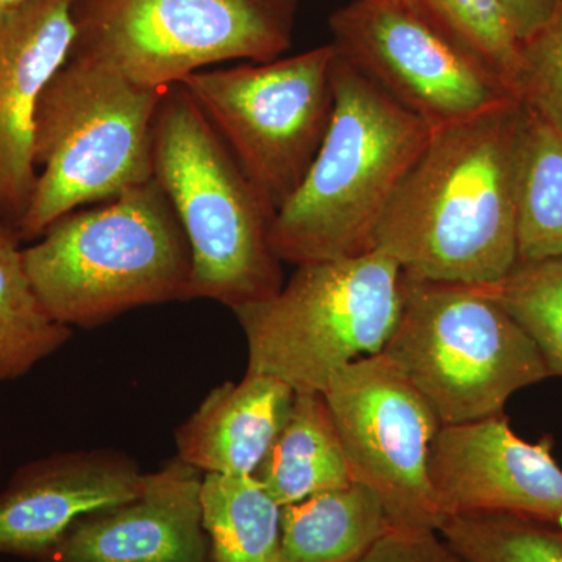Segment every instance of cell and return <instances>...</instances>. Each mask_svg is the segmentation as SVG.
Instances as JSON below:
<instances>
[{
	"label": "cell",
	"mask_w": 562,
	"mask_h": 562,
	"mask_svg": "<svg viewBox=\"0 0 562 562\" xmlns=\"http://www.w3.org/2000/svg\"><path fill=\"white\" fill-rule=\"evenodd\" d=\"M331 46L431 128L516 98L497 77L387 0H350L328 20Z\"/></svg>",
	"instance_id": "8fae6325"
},
{
	"label": "cell",
	"mask_w": 562,
	"mask_h": 562,
	"mask_svg": "<svg viewBox=\"0 0 562 562\" xmlns=\"http://www.w3.org/2000/svg\"><path fill=\"white\" fill-rule=\"evenodd\" d=\"M486 288L530 336L550 376H562V258L519 261Z\"/></svg>",
	"instance_id": "cb8c5ba5"
},
{
	"label": "cell",
	"mask_w": 562,
	"mask_h": 562,
	"mask_svg": "<svg viewBox=\"0 0 562 562\" xmlns=\"http://www.w3.org/2000/svg\"><path fill=\"white\" fill-rule=\"evenodd\" d=\"M382 353L442 425L503 414L513 394L549 379L538 347L486 286L402 272V308Z\"/></svg>",
	"instance_id": "8992f818"
},
{
	"label": "cell",
	"mask_w": 562,
	"mask_h": 562,
	"mask_svg": "<svg viewBox=\"0 0 562 562\" xmlns=\"http://www.w3.org/2000/svg\"><path fill=\"white\" fill-rule=\"evenodd\" d=\"M402 308V269L379 250L297 266L276 295L236 310L247 372L322 392L336 372L382 353Z\"/></svg>",
	"instance_id": "52a82bcc"
},
{
	"label": "cell",
	"mask_w": 562,
	"mask_h": 562,
	"mask_svg": "<svg viewBox=\"0 0 562 562\" xmlns=\"http://www.w3.org/2000/svg\"><path fill=\"white\" fill-rule=\"evenodd\" d=\"M517 98L562 131V0L541 27L520 41Z\"/></svg>",
	"instance_id": "d4e9b609"
},
{
	"label": "cell",
	"mask_w": 562,
	"mask_h": 562,
	"mask_svg": "<svg viewBox=\"0 0 562 562\" xmlns=\"http://www.w3.org/2000/svg\"><path fill=\"white\" fill-rule=\"evenodd\" d=\"M295 10L297 0H77L70 54L168 90L211 65L280 58Z\"/></svg>",
	"instance_id": "ba28073f"
},
{
	"label": "cell",
	"mask_w": 562,
	"mask_h": 562,
	"mask_svg": "<svg viewBox=\"0 0 562 562\" xmlns=\"http://www.w3.org/2000/svg\"><path fill=\"white\" fill-rule=\"evenodd\" d=\"M360 562H465L438 530L391 528Z\"/></svg>",
	"instance_id": "484cf974"
},
{
	"label": "cell",
	"mask_w": 562,
	"mask_h": 562,
	"mask_svg": "<svg viewBox=\"0 0 562 562\" xmlns=\"http://www.w3.org/2000/svg\"><path fill=\"white\" fill-rule=\"evenodd\" d=\"M516 224L520 262L562 258V131L524 102L516 155Z\"/></svg>",
	"instance_id": "d6986e66"
},
{
	"label": "cell",
	"mask_w": 562,
	"mask_h": 562,
	"mask_svg": "<svg viewBox=\"0 0 562 562\" xmlns=\"http://www.w3.org/2000/svg\"><path fill=\"white\" fill-rule=\"evenodd\" d=\"M70 335L72 330L52 319L36 297L20 239L0 227V382L27 375Z\"/></svg>",
	"instance_id": "44dd1931"
},
{
	"label": "cell",
	"mask_w": 562,
	"mask_h": 562,
	"mask_svg": "<svg viewBox=\"0 0 562 562\" xmlns=\"http://www.w3.org/2000/svg\"><path fill=\"white\" fill-rule=\"evenodd\" d=\"M473 58L517 98L520 41L501 0H387ZM519 99V98H517Z\"/></svg>",
	"instance_id": "7402d4cb"
},
{
	"label": "cell",
	"mask_w": 562,
	"mask_h": 562,
	"mask_svg": "<svg viewBox=\"0 0 562 562\" xmlns=\"http://www.w3.org/2000/svg\"><path fill=\"white\" fill-rule=\"evenodd\" d=\"M201 471L179 457L146 473L138 497L79 520L40 562H213Z\"/></svg>",
	"instance_id": "9a60e30c"
},
{
	"label": "cell",
	"mask_w": 562,
	"mask_h": 562,
	"mask_svg": "<svg viewBox=\"0 0 562 562\" xmlns=\"http://www.w3.org/2000/svg\"><path fill=\"white\" fill-rule=\"evenodd\" d=\"M144 479L138 464L105 450L24 465L0 492V554L44 560L79 520L138 497Z\"/></svg>",
	"instance_id": "5bb4252c"
},
{
	"label": "cell",
	"mask_w": 562,
	"mask_h": 562,
	"mask_svg": "<svg viewBox=\"0 0 562 562\" xmlns=\"http://www.w3.org/2000/svg\"><path fill=\"white\" fill-rule=\"evenodd\" d=\"M168 90L138 87L102 63L69 55L36 111L38 180L18 228L21 244L70 211L154 179V122Z\"/></svg>",
	"instance_id": "5b68a950"
},
{
	"label": "cell",
	"mask_w": 562,
	"mask_h": 562,
	"mask_svg": "<svg viewBox=\"0 0 562 562\" xmlns=\"http://www.w3.org/2000/svg\"><path fill=\"white\" fill-rule=\"evenodd\" d=\"M438 531L465 562H562L557 528L512 514H454Z\"/></svg>",
	"instance_id": "603a6c76"
},
{
	"label": "cell",
	"mask_w": 562,
	"mask_h": 562,
	"mask_svg": "<svg viewBox=\"0 0 562 562\" xmlns=\"http://www.w3.org/2000/svg\"><path fill=\"white\" fill-rule=\"evenodd\" d=\"M522 102L432 128L384 213L372 250L402 272L490 286L517 257L516 155Z\"/></svg>",
	"instance_id": "6da1fadb"
},
{
	"label": "cell",
	"mask_w": 562,
	"mask_h": 562,
	"mask_svg": "<svg viewBox=\"0 0 562 562\" xmlns=\"http://www.w3.org/2000/svg\"><path fill=\"white\" fill-rule=\"evenodd\" d=\"M351 482L383 503L392 528L438 530L442 513L430 479L431 443L441 422L383 353L336 372L324 391Z\"/></svg>",
	"instance_id": "30bf717a"
},
{
	"label": "cell",
	"mask_w": 562,
	"mask_h": 562,
	"mask_svg": "<svg viewBox=\"0 0 562 562\" xmlns=\"http://www.w3.org/2000/svg\"><path fill=\"white\" fill-rule=\"evenodd\" d=\"M331 44L292 57L199 70L181 81L266 205L301 187L330 127Z\"/></svg>",
	"instance_id": "9c48e42d"
},
{
	"label": "cell",
	"mask_w": 562,
	"mask_h": 562,
	"mask_svg": "<svg viewBox=\"0 0 562 562\" xmlns=\"http://www.w3.org/2000/svg\"><path fill=\"white\" fill-rule=\"evenodd\" d=\"M333 90L327 135L269 233L280 261L295 266L372 251L392 198L432 132L338 54Z\"/></svg>",
	"instance_id": "7a4b0ae2"
},
{
	"label": "cell",
	"mask_w": 562,
	"mask_h": 562,
	"mask_svg": "<svg viewBox=\"0 0 562 562\" xmlns=\"http://www.w3.org/2000/svg\"><path fill=\"white\" fill-rule=\"evenodd\" d=\"M506 18L519 41L541 27L554 5V0H501Z\"/></svg>",
	"instance_id": "4316f807"
},
{
	"label": "cell",
	"mask_w": 562,
	"mask_h": 562,
	"mask_svg": "<svg viewBox=\"0 0 562 562\" xmlns=\"http://www.w3.org/2000/svg\"><path fill=\"white\" fill-rule=\"evenodd\" d=\"M552 449V436L525 442L503 414L441 425L430 479L442 517L512 514L562 528V469Z\"/></svg>",
	"instance_id": "7c38bea8"
},
{
	"label": "cell",
	"mask_w": 562,
	"mask_h": 562,
	"mask_svg": "<svg viewBox=\"0 0 562 562\" xmlns=\"http://www.w3.org/2000/svg\"><path fill=\"white\" fill-rule=\"evenodd\" d=\"M295 391L271 375L246 373L203 398L176 432L181 461L205 473L255 475L290 419Z\"/></svg>",
	"instance_id": "2e32d148"
},
{
	"label": "cell",
	"mask_w": 562,
	"mask_h": 562,
	"mask_svg": "<svg viewBox=\"0 0 562 562\" xmlns=\"http://www.w3.org/2000/svg\"><path fill=\"white\" fill-rule=\"evenodd\" d=\"M76 3L22 0L0 9V227L14 235L38 180L36 111L72 50Z\"/></svg>",
	"instance_id": "4fadbf2b"
},
{
	"label": "cell",
	"mask_w": 562,
	"mask_h": 562,
	"mask_svg": "<svg viewBox=\"0 0 562 562\" xmlns=\"http://www.w3.org/2000/svg\"><path fill=\"white\" fill-rule=\"evenodd\" d=\"M22 260L46 312L69 328L191 301L190 243L155 179L65 214L22 249Z\"/></svg>",
	"instance_id": "3957f363"
},
{
	"label": "cell",
	"mask_w": 562,
	"mask_h": 562,
	"mask_svg": "<svg viewBox=\"0 0 562 562\" xmlns=\"http://www.w3.org/2000/svg\"><path fill=\"white\" fill-rule=\"evenodd\" d=\"M391 528L380 498L350 483L281 508L280 562H360Z\"/></svg>",
	"instance_id": "ac0fdd59"
},
{
	"label": "cell",
	"mask_w": 562,
	"mask_h": 562,
	"mask_svg": "<svg viewBox=\"0 0 562 562\" xmlns=\"http://www.w3.org/2000/svg\"><path fill=\"white\" fill-rule=\"evenodd\" d=\"M154 179L190 243L191 299L236 312L283 288L269 241L276 214L181 85L166 91L155 116Z\"/></svg>",
	"instance_id": "277c9868"
},
{
	"label": "cell",
	"mask_w": 562,
	"mask_h": 562,
	"mask_svg": "<svg viewBox=\"0 0 562 562\" xmlns=\"http://www.w3.org/2000/svg\"><path fill=\"white\" fill-rule=\"evenodd\" d=\"M20 2H22V0H0V9H3V7L14 5V3Z\"/></svg>",
	"instance_id": "83f0119b"
},
{
	"label": "cell",
	"mask_w": 562,
	"mask_h": 562,
	"mask_svg": "<svg viewBox=\"0 0 562 562\" xmlns=\"http://www.w3.org/2000/svg\"><path fill=\"white\" fill-rule=\"evenodd\" d=\"M558 531H560V535L562 536V528H557Z\"/></svg>",
	"instance_id": "f1b7e54d"
},
{
	"label": "cell",
	"mask_w": 562,
	"mask_h": 562,
	"mask_svg": "<svg viewBox=\"0 0 562 562\" xmlns=\"http://www.w3.org/2000/svg\"><path fill=\"white\" fill-rule=\"evenodd\" d=\"M255 475L281 508L353 483L322 392H295L290 419Z\"/></svg>",
	"instance_id": "e0dca14e"
},
{
	"label": "cell",
	"mask_w": 562,
	"mask_h": 562,
	"mask_svg": "<svg viewBox=\"0 0 562 562\" xmlns=\"http://www.w3.org/2000/svg\"><path fill=\"white\" fill-rule=\"evenodd\" d=\"M201 501L213 562H280L281 506L257 475L205 473Z\"/></svg>",
	"instance_id": "ffe728a7"
}]
</instances>
